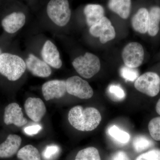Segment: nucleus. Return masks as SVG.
<instances>
[{
  "label": "nucleus",
  "instance_id": "393cba45",
  "mask_svg": "<svg viewBox=\"0 0 160 160\" xmlns=\"http://www.w3.org/2000/svg\"><path fill=\"white\" fill-rule=\"evenodd\" d=\"M121 75L126 81L133 82L138 78L139 72L136 68H132L126 66L120 70Z\"/></svg>",
  "mask_w": 160,
  "mask_h": 160
},
{
  "label": "nucleus",
  "instance_id": "f03ea898",
  "mask_svg": "<svg viewBox=\"0 0 160 160\" xmlns=\"http://www.w3.org/2000/svg\"><path fill=\"white\" fill-rule=\"evenodd\" d=\"M26 63L16 55L2 53L0 55V73L8 80H18L26 71Z\"/></svg>",
  "mask_w": 160,
  "mask_h": 160
},
{
  "label": "nucleus",
  "instance_id": "2eb2a0df",
  "mask_svg": "<svg viewBox=\"0 0 160 160\" xmlns=\"http://www.w3.org/2000/svg\"><path fill=\"white\" fill-rule=\"evenodd\" d=\"M149 11L145 8H141L133 16L131 20L133 29L141 34H145L148 31Z\"/></svg>",
  "mask_w": 160,
  "mask_h": 160
},
{
  "label": "nucleus",
  "instance_id": "6ab92c4d",
  "mask_svg": "<svg viewBox=\"0 0 160 160\" xmlns=\"http://www.w3.org/2000/svg\"><path fill=\"white\" fill-rule=\"evenodd\" d=\"M17 158L20 160H41L38 150L34 146L26 145L18 150Z\"/></svg>",
  "mask_w": 160,
  "mask_h": 160
},
{
  "label": "nucleus",
  "instance_id": "f257e3e1",
  "mask_svg": "<svg viewBox=\"0 0 160 160\" xmlns=\"http://www.w3.org/2000/svg\"><path fill=\"white\" fill-rule=\"evenodd\" d=\"M68 120L75 129L81 131H90L100 125L102 116L99 111L93 107L84 109L82 106H77L69 110Z\"/></svg>",
  "mask_w": 160,
  "mask_h": 160
},
{
  "label": "nucleus",
  "instance_id": "423d86ee",
  "mask_svg": "<svg viewBox=\"0 0 160 160\" xmlns=\"http://www.w3.org/2000/svg\"><path fill=\"white\" fill-rule=\"evenodd\" d=\"M145 52L142 46L136 42H130L123 49L122 58L125 66L132 68H137L142 64Z\"/></svg>",
  "mask_w": 160,
  "mask_h": 160
},
{
  "label": "nucleus",
  "instance_id": "dca6fc26",
  "mask_svg": "<svg viewBox=\"0 0 160 160\" xmlns=\"http://www.w3.org/2000/svg\"><path fill=\"white\" fill-rule=\"evenodd\" d=\"M86 16V22L89 27L99 22L104 17V8L97 4H88L84 9Z\"/></svg>",
  "mask_w": 160,
  "mask_h": 160
},
{
  "label": "nucleus",
  "instance_id": "c85d7f7f",
  "mask_svg": "<svg viewBox=\"0 0 160 160\" xmlns=\"http://www.w3.org/2000/svg\"><path fill=\"white\" fill-rule=\"evenodd\" d=\"M116 37V32L114 27L111 25L106 29L100 37V41L102 44H106L109 41L114 39Z\"/></svg>",
  "mask_w": 160,
  "mask_h": 160
},
{
  "label": "nucleus",
  "instance_id": "1a4fd4ad",
  "mask_svg": "<svg viewBox=\"0 0 160 160\" xmlns=\"http://www.w3.org/2000/svg\"><path fill=\"white\" fill-rule=\"evenodd\" d=\"M24 108L27 116L35 122H40L46 113V106L42 100L39 98H28Z\"/></svg>",
  "mask_w": 160,
  "mask_h": 160
},
{
  "label": "nucleus",
  "instance_id": "412c9836",
  "mask_svg": "<svg viewBox=\"0 0 160 160\" xmlns=\"http://www.w3.org/2000/svg\"><path fill=\"white\" fill-rule=\"evenodd\" d=\"M74 160H101V159L98 149L89 147L80 150Z\"/></svg>",
  "mask_w": 160,
  "mask_h": 160
},
{
  "label": "nucleus",
  "instance_id": "473e14b6",
  "mask_svg": "<svg viewBox=\"0 0 160 160\" xmlns=\"http://www.w3.org/2000/svg\"><path fill=\"white\" fill-rule=\"evenodd\" d=\"M2 53V50H1V49H0V55H1V54Z\"/></svg>",
  "mask_w": 160,
  "mask_h": 160
},
{
  "label": "nucleus",
  "instance_id": "9d476101",
  "mask_svg": "<svg viewBox=\"0 0 160 160\" xmlns=\"http://www.w3.org/2000/svg\"><path fill=\"white\" fill-rule=\"evenodd\" d=\"M4 121L6 125L13 124L18 127H22L28 122L24 117L22 108L16 103H11L6 106L4 112Z\"/></svg>",
  "mask_w": 160,
  "mask_h": 160
},
{
  "label": "nucleus",
  "instance_id": "cd10ccee",
  "mask_svg": "<svg viewBox=\"0 0 160 160\" xmlns=\"http://www.w3.org/2000/svg\"><path fill=\"white\" fill-rule=\"evenodd\" d=\"M135 160H160V149H153L138 156Z\"/></svg>",
  "mask_w": 160,
  "mask_h": 160
},
{
  "label": "nucleus",
  "instance_id": "0eeeda50",
  "mask_svg": "<svg viewBox=\"0 0 160 160\" xmlns=\"http://www.w3.org/2000/svg\"><path fill=\"white\" fill-rule=\"evenodd\" d=\"M66 82V92L82 99L91 98L93 95L91 86L87 81L77 76L71 77Z\"/></svg>",
  "mask_w": 160,
  "mask_h": 160
},
{
  "label": "nucleus",
  "instance_id": "4be33fe9",
  "mask_svg": "<svg viewBox=\"0 0 160 160\" xmlns=\"http://www.w3.org/2000/svg\"><path fill=\"white\" fill-rule=\"evenodd\" d=\"M111 25L110 20L106 17H104L99 22L90 27L89 33L94 37L100 38L106 29Z\"/></svg>",
  "mask_w": 160,
  "mask_h": 160
},
{
  "label": "nucleus",
  "instance_id": "39448f33",
  "mask_svg": "<svg viewBox=\"0 0 160 160\" xmlns=\"http://www.w3.org/2000/svg\"><path fill=\"white\" fill-rule=\"evenodd\" d=\"M134 87L138 91L154 97L160 90V77L153 72H148L142 75L135 81Z\"/></svg>",
  "mask_w": 160,
  "mask_h": 160
},
{
  "label": "nucleus",
  "instance_id": "b1692460",
  "mask_svg": "<svg viewBox=\"0 0 160 160\" xmlns=\"http://www.w3.org/2000/svg\"><path fill=\"white\" fill-rule=\"evenodd\" d=\"M148 129L151 137L156 141H160V117L155 118L149 122Z\"/></svg>",
  "mask_w": 160,
  "mask_h": 160
},
{
  "label": "nucleus",
  "instance_id": "a878e982",
  "mask_svg": "<svg viewBox=\"0 0 160 160\" xmlns=\"http://www.w3.org/2000/svg\"><path fill=\"white\" fill-rule=\"evenodd\" d=\"M59 147L51 145L46 146L42 152L43 158L46 160H52L56 157L60 152Z\"/></svg>",
  "mask_w": 160,
  "mask_h": 160
},
{
  "label": "nucleus",
  "instance_id": "2f4dec72",
  "mask_svg": "<svg viewBox=\"0 0 160 160\" xmlns=\"http://www.w3.org/2000/svg\"><path fill=\"white\" fill-rule=\"evenodd\" d=\"M156 110L158 114L160 115V98L157 103L156 106Z\"/></svg>",
  "mask_w": 160,
  "mask_h": 160
},
{
  "label": "nucleus",
  "instance_id": "f8f14e48",
  "mask_svg": "<svg viewBox=\"0 0 160 160\" xmlns=\"http://www.w3.org/2000/svg\"><path fill=\"white\" fill-rule=\"evenodd\" d=\"M42 58L45 62L55 69H60L62 65L57 47L50 40H47L43 45Z\"/></svg>",
  "mask_w": 160,
  "mask_h": 160
},
{
  "label": "nucleus",
  "instance_id": "bb28decb",
  "mask_svg": "<svg viewBox=\"0 0 160 160\" xmlns=\"http://www.w3.org/2000/svg\"><path fill=\"white\" fill-rule=\"evenodd\" d=\"M108 92L116 99L123 100L126 97V93L124 89L119 85L115 84L110 85L108 88Z\"/></svg>",
  "mask_w": 160,
  "mask_h": 160
},
{
  "label": "nucleus",
  "instance_id": "9b49d317",
  "mask_svg": "<svg viewBox=\"0 0 160 160\" xmlns=\"http://www.w3.org/2000/svg\"><path fill=\"white\" fill-rule=\"evenodd\" d=\"M26 63V68L35 76L47 78L51 74L52 69L49 65L32 53L29 55Z\"/></svg>",
  "mask_w": 160,
  "mask_h": 160
},
{
  "label": "nucleus",
  "instance_id": "c756f323",
  "mask_svg": "<svg viewBox=\"0 0 160 160\" xmlns=\"http://www.w3.org/2000/svg\"><path fill=\"white\" fill-rule=\"evenodd\" d=\"M42 129V127L40 125H34L26 127L24 129V131L26 134L32 136L38 133Z\"/></svg>",
  "mask_w": 160,
  "mask_h": 160
},
{
  "label": "nucleus",
  "instance_id": "20e7f679",
  "mask_svg": "<svg viewBox=\"0 0 160 160\" xmlns=\"http://www.w3.org/2000/svg\"><path fill=\"white\" fill-rule=\"evenodd\" d=\"M47 13L56 25L61 27L66 26L71 15L69 2L68 0H51L47 5Z\"/></svg>",
  "mask_w": 160,
  "mask_h": 160
},
{
  "label": "nucleus",
  "instance_id": "5701e85b",
  "mask_svg": "<svg viewBox=\"0 0 160 160\" xmlns=\"http://www.w3.org/2000/svg\"><path fill=\"white\" fill-rule=\"evenodd\" d=\"M133 147L138 152H141L149 149L154 145L151 140L144 136H138L133 140Z\"/></svg>",
  "mask_w": 160,
  "mask_h": 160
},
{
  "label": "nucleus",
  "instance_id": "ddd939ff",
  "mask_svg": "<svg viewBox=\"0 0 160 160\" xmlns=\"http://www.w3.org/2000/svg\"><path fill=\"white\" fill-rule=\"evenodd\" d=\"M22 139L16 134H9L5 142L0 144V158H9L17 153Z\"/></svg>",
  "mask_w": 160,
  "mask_h": 160
},
{
  "label": "nucleus",
  "instance_id": "f3484780",
  "mask_svg": "<svg viewBox=\"0 0 160 160\" xmlns=\"http://www.w3.org/2000/svg\"><path fill=\"white\" fill-rule=\"evenodd\" d=\"M109 9L124 19H126L130 14L131 0H109Z\"/></svg>",
  "mask_w": 160,
  "mask_h": 160
},
{
  "label": "nucleus",
  "instance_id": "aec40b11",
  "mask_svg": "<svg viewBox=\"0 0 160 160\" xmlns=\"http://www.w3.org/2000/svg\"><path fill=\"white\" fill-rule=\"evenodd\" d=\"M108 133L117 142L125 145L129 142L130 135L128 132L120 129L115 125L111 126L108 129Z\"/></svg>",
  "mask_w": 160,
  "mask_h": 160
},
{
  "label": "nucleus",
  "instance_id": "4468645a",
  "mask_svg": "<svg viewBox=\"0 0 160 160\" xmlns=\"http://www.w3.org/2000/svg\"><path fill=\"white\" fill-rule=\"evenodd\" d=\"M26 16L22 12H13L4 18L2 25L5 31L12 34L18 31L25 25Z\"/></svg>",
  "mask_w": 160,
  "mask_h": 160
},
{
  "label": "nucleus",
  "instance_id": "6e6552de",
  "mask_svg": "<svg viewBox=\"0 0 160 160\" xmlns=\"http://www.w3.org/2000/svg\"><path fill=\"white\" fill-rule=\"evenodd\" d=\"M42 92L46 101L63 97L66 92V82L64 80H53L44 83Z\"/></svg>",
  "mask_w": 160,
  "mask_h": 160
},
{
  "label": "nucleus",
  "instance_id": "7ed1b4c3",
  "mask_svg": "<svg viewBox=\"0 0 160 160\" xmlns=\"http://www.w3.org/2000/svg\"><path fill=\"white\" fill-rule=\"evenodd\" d=\"M72 66L78 73L85 78H91L97 74L101 69L99 58L90 52L76 58L72 62Z\"/></svg>",
  "mask_w": 160,
  "mask_h": 160
},
{
  "label": "nucleus",
  "instance_id": "a211bd4d",
  "mask_svg": "<svg viewBox=\"0 0 160 160\" xmlns=\"http://www.w3.org/2000/svg\"><path fill=\"white\" fill-rule=\"evenodd\" d=\"M160 7L154 6L149 11L148 32L151 37H155L160 30Z\"/></svg>",
  "mask_w": 160,
  "mask_h": 160
},
{
  "label": "nucleus",
  "instance_id": "7c9ffc66",
  "mask_svg": "<svg viewBox=\"0 0 160 160\" xmlns=\"http://www.w3.org/2000/svg\"><path fill=\"white\" fill-rule=\"evenodd\" d=\"M112 160H130L128 155L122 151L116 152L112 157Z\"/></svg>",
  "mask_w": 160,
  "mask_h": 160
}]
</instances>
